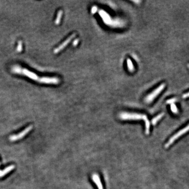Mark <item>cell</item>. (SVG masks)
I'll use <instances>...</instances> for the list:
<instances>
[{
    "instance_id": "1",
    "label": "cell",
    "mask_w": 189,
    "mask_h": 189,
    "mask_svg": "<svg viewBox=\"0 0 189 189\" xmlns=\"http://www.w3.org/2000/svg\"><path fill=\"white\" fill-rule=\"evenodd\" d=\"M119 117L121 120H143L145 122L146 126V134L148 135L150 132V124L149 120H148L146 115L136 114V113H129V112H122L119 115Z\"/></svg>"
},
{
    "instance_id": "2",
    "label": "cell",
    "mask_w": 189,
    "mask_h": 189,
    "mask_svg": "<svg viewBox=\"0 0 189 189\" xmlns=\"http://www.w3.org/2000/svg\"><path fill=\"white\" fill-rule=\"evenodd\" d=\"M12 70L13 73L24 75L27 76V77H29V78H30L32 79L36 80V81L39 82V83L42 82V78H39L35 74L33 73V72H31L29 70H28L26 69L22 68L18 66H15L13 67V68H12Z\"/></svg>"
},
{
    "instance_id": "3",
    "label": "cell",
    "mask_w": 189,
    "mask_h": 189,
    "mask_svg": "<svg viewBox=\"0 0 189 189\" xmlns=\"http://www.w3.org/2000/svg\"><path fill=\"white\" fill-rule=\"evenodd\" d=\"M165 87H166V84H162L161 85L159 86L157 88H156L155 90L153 91L151 94L148 95L145 98L146 103H150L152 102L153 100L157 97L160 94V92L164 89Z\"/></svg>"
},
{
    "instance_id": "4",
    "label": "cell",
    "mask_w": 189,
    "mask_h": 189,
    "mask_svg": "<svg viewBox=\"0 0 189 189\" xmlns=\"http://www.w3.org/2000/svg\"><path fill=\"white\" fill-rule=\"evenodd\" d=\"M188 130H189V125H188L187 127L183 128L182 129H181L179 131H178L174 136H173L170 139V140H169V141L167 142V143L166 144V145H165V147H166V148H168L174 142V141H175L176 139H178V138H179L180 137L182 136L185 133H186V132Z\"/></svg>"
},
{
    "instance_id": "5",
    "label": "cell",
    "mask_w": 189,
    "mask_h": 189,
    "mask_svg": "<svg viewBox=\"0 0 189 189\" xmlns=\"http://www.w3.org/2000/svg\"><path fill=\"white\" fill-rule=\"evenodd\" d=\"M32 128H33V126L32 125L29 126V127H27L26 128H25L23 131L19 132L17 135H15L11 136L10 137V140L12 141H15L22 139L29 133L30 131H31V130L32 129Z\"/></svg>"
},
{
    "instance_id": "6",
    "label": "cell",
    "mask_w": 189,
    "mask_h": 189,
    "mask_svg": "<svg viewBox=\"0 0 189 189\" xmlns=\"http://www.w3.org/2000/svg\"><path fill=\"white\" fill-rule=\"evenodd\" d=\"M76 34L75 33H74L73 34H72L71 36H70L68 37L65 42H63L58 47L56 48L55 50H54V53L57 54V53H59V52L61 51V50H62L63 49H64V48L66 47V46L67 45V44H68L69 43V42H70L71 40L76 36Z\"/></svg>"
},
{
    "instance_id": "7",
    "label": "cell",
    "mask_w": 189,
    "mask_h": 189,
    "mask_svg": "<svg viewBox=\"0 0 189 189\" xmlns=\"http://www.w3.org/2000/svg\"><path fill=\"white\" fill-rule=\"evenodd\" d=\"M92 180L97 186L98 189H103L101 180L100 179L99 176L97 174L95 173L92 175Z\"/></svg>"
},
{
    "instance_id": "8",
    "label": "cell",
    "mask_w": 189,
    "mask_h": 189,
    "mask_svg": "<svg viewBox=\"0 0 189 189\" xmlns=\"http://www.w3.org/2000/svg\"><path fill=\"white\" fill-rule=\"evenodd\" d=\"M99 14L100 15V17H102V18L103 19L104 22L107 24H111V19L110 17L106 12H104L103 10L100 11L99 12Z\"/></svg>"
},
{
    "instance_id": "9",
    "label": "cell",
    "mask_w": 189,
    "mask_h": 189,
    "mask_svg": "<svg viewBox=\"0 0 189 189\" xmlns=\"http://www.w3.org/2000/svg\"><path fill=\"white\" fill-rule=\"evenodd\" d=\"M15 166L14 165H11V166L6 167L5 169L3 170H0V177H2L5 175L7 173H9L10 172L14 169Z\"/></svg>"
},
{
    "instance_id": "10",
    "label": "cell",
    "mask_w": 189,
    "mask_h": 189,
    "mask_svg": "<svg viewBox=\"0 0 189 189\" xmlns=\"http://www.w3.org/2000/svg\"><path fill=\"white\" fill-rule=\"evenodd\" d=\"M164 113H161L153 119L152 120V123L153 125H155V124H156V123L158 122L159 120L162 118V117L164 116Z\"/></svg>"
},
{
    "instance_id": "11",
    "label": "cell",
    "mask_w": 189,
    "mask_h": 189,
    "mask_svg": "<svg viewBox=\"0 0 189 189\" xmlns=\"http://www.w3.org/2000/svg\"><path fill=\"white\" fill-rule=\"evenodd\" d=\"M127 66L128 69L131 72H133L134 71V67L133 64H132V61L130 59H128L127 60Z\"/></svg>"
},
{
    "instance_id": "12",
    "label": "cell",
    "mask_w": 189,
    "mask_h": 189,
    "mask_svg": "<svg viewBox=\"0 0 189 189\" xmlns=\"http://www.w3.org/2000/svg\"><path fill=\"white\" fill-rule=\"evenodd\" d=\"M62 14H63L62 11L61 10V11H58V12L57 13V17H56V19L55 20L56 24H58L60 23V21H61V19L62 18Z\"/></svg>"
},
{
    "instance_id": "13",
    "label": "cell",
    "mask_w": 189,
    "mask_h": 189,
    "mask_svg": "<svg viewBox=\"0 0 189 189\" xmlns=\"http://www.w3.org/2000/svg\"><path fill=\"white\" fill-rule=\"evenodd\" d=\"M171 111L173 112H174V113H176V112H178V108H177L176 106L175 105L174 103L171 104Z\"/></svg>"
},
{
    "instance_id": "14",
    "label": "cell",
    "mask_w": 189,
    "mask_h": 189,
    "mask_svg": "<svg viewBox=\"0 0 189 189\" xmlns=\"http://www.w3.org/2000/svg\"><path fill=\"white\" fill-rule=\"evenodd\" d=\"M17 51L18 52H21L22 51V43L21 41H19L18 42L17 47Z\"/></svg>"
},
{
    "instance_id": "15",
    "label": "cell",
    "mask_w": 189,
    "mask_h": 189,
    "mask_svg": "<svg viewBox=\"0 0 189 189\" xmlns=\"http://www.w3.org/2000/svg\"><path fill=\"white\" fill-rule=\"evenodd\" d=\"M176 100H177V99L176 98H172V99H169V100H167V103H169V104H172V103H174L175 102H176Z\"/></svg>"
},
{
    "instance_id": "16",
    "label": "cell",
    "mask_w": 189,
    "mask_h": 189,
    "mask_svg": "<svg viewBox=\"0 0 189 189\" xmlns=\"http://www.w3.org/2000/svg\"><path fill=\"white\" fill-rule=\"evenodd\" d=\"M97 7H96V6H94L91 9V13L94 14L97 11Z\"/></svg>"
},
{
    "instance_id": "17",
    "label": "cell",
    "mask_w": 189,
    "mask_h": 189,
    "mask_svg": "<svg viewBox=\"0 0 189 189\" xmlns=\"http://www.w3.org/2000/svg\"><path fill=\"white\" fill-rule=\"evenodd\" d=\"M78 43V39H76V40H75V41H74L73 45L74 46H76V45H77Z\"/></svg>"
},
{
    "instance_id": "18",
    "label": "cell",
    "mask_w": 189,
    "mask_h": 189,
    "mask_svg": "<svg viewBox=\"0 0 189 189\" xmlns=\"http://www.w3.org/2000/svg\"><path fill=\"white\" fill-rule=\"evenodd\" d=\"M189 97V92H187V94H185L183 95V98H188Z\"/></svg>"
},
{
    "instance_id": "19",
    "label": "cell",
    "mask_w": 189,
    "mask_h": 189,
    "mask_svg": "<svg viewBox=\"0 0 189 189\" xmlns=\"http://www.w3.org/2000/svg\"></svg>"
}]
</instances>
